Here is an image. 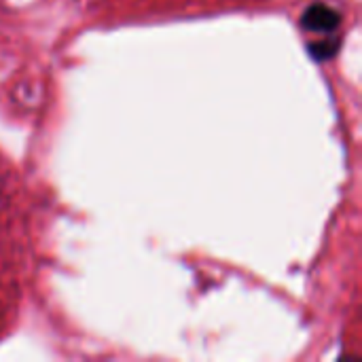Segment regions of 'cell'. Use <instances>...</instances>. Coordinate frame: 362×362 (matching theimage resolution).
Returning a JSON list of instances; mask_svg holds the SVG:
<instances>
[{
    "label": "cell",
    "mask_w": 362,
    "mask_h": 362,
    "mask_svg": "<svg viewBox=\"0 0 362 362\" xmlns=\"http://www.w3.org/2000/svg\"><path fill=\"white\" fill-rule=\"evenodd\" d=\"M301 28L303 30H310V32H322V34H329V32H335L341 23V13L337 8H333L331 4H325V2H314L310 4L303 15H301Z\"/></svg>",
    "instance_id": "6da1fadb"
},
{
    "label": "cell",
    "mask_w": 362,
    "mask_h": 362,
    "mask_svg": "<svg viewBox=\"0 0 362 362\" xmlns=\"http://www.w3.org/2000/svg\"><path fill=\"white\" fill-rule=\"evenodd\" d=\"M339 51V40L335 36L331 38H322V40H316L310 45V53L318 59V62H327L331 59L335 53Z\"/></svg>",
    "instance_id": "7a4b0ae2"
}]
</instances>
